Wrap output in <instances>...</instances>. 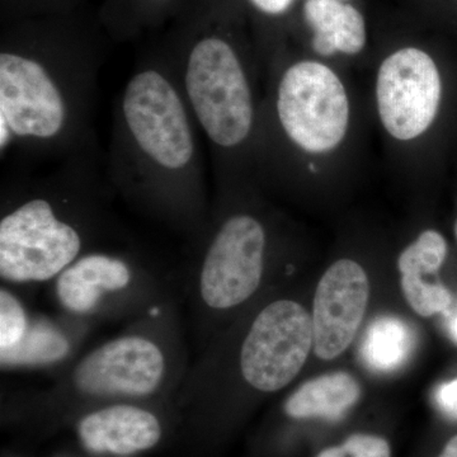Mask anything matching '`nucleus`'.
<instances>
[{
    "label": "nucleus",
    "mask_w": 457,
    "mask_h": 457,
    "mask_svg": "<svg viewBox=\"0 0 457 457\" xmlns=\"http://www.w3.org/2000/svg\"><path fill=\"white\" fill-rule=\"evenodd\" d=\"M200 132L170 60H156L123 87L104 154L113 191L194 246L207 227Z\"/></svg>",
    "instance_id": "f257e3e1"
},
{
    "label": "nucleus",
    "mask_w": 457,
    "mask_h": 457,
    "mask_svg": "<svg viewBox=\"0 0 457 457\" xmlns=\"http://www.w3.org/2000/svg\"><path fill=\"white\" fill-rule=\"evenodd\" d=\"M97 135L50 170L14 171L3 183L0 278L8 284L53 281L97 248L114 192Z\"/></svg>",
    "instance_id": "f03ea898"
},
{
    "label": "nucleus",
    "mask_w": 457,
    "mask_h": 457,
    "mask_svg": "<svg viewBox=\"0 0 457 457\" xmlns=\"http://www.w3.org/2000/svg\"><path fill=\"white\" fill-rule=\"evenodd\" d=\"M102 59L89 47L4 44L0 51V154L22 168L57 162L95 137Z\"/></svg>",
    "instance_id": "7ed1b4c3"
},
{
    "label": "nucleus",
    "mask_w": 457,
    "mask_h": 457,
    "mask_svg": "<svg viewBox=\"0 0 457 457\" xmlns=\"http://www.w3.org/2000/svg\"><path fill=\"white\" fill-rule=\"evenodd\" d=\"M170 60L177 82L219 163L251 143L257 110L245 60L218 33L197 35Z\"/></svg>",
    "instance_id": "20e7f679"
},
{
    "label": "nucleus",
    "mask_w": 457,
    "mask_h": 457,
    "mask_svg": "<svg viewBox=\"0 0 457 457\" xmlns=\"http://www.w3.org/2000/svg\"><path fill=\"white\" fill-rule=\"evenodd\" d=\"M168 336L152 321L114 337L78 361L56 389L116 403L159 395L179 380L177 345Z\"/></svg>",
    "instance_id": "39448f33"
},
{
    "label": "nucleus",
    "mask_w": 457,
    "mask_h": 457,
    "mask_svg": "<svg viewBox=\"0 0 457 457\" xmlns=\"http://www.w3.org/2000/svg\"><path fill=\"white\" fill-rule=\"evenodd\" d=\"M194 248L192 295L197 314L231 311L257 293L266 269L269 233L253 213H228L215 228L206 227Z\"/></svg>",
    "instance_id": "423d86ee"
},
{
    "label": "nucleus",
    "mask_w": 457,
    "mask_h": 457,
    "mask_svg": "<svg viewBox=\"0 0 457 457\" xmlns=\"http://www.w3.org/2000/svg\"><path fill=\"white\" fill-rule=\"evenodd\" d=\"M276 120L286 137L306 153H327L345 139L350 101L338 75L317 62H299L279 77Z\"/></svg>",
    "instance_id": "0eeeda50"
},
{
    "label": "nucleus",
    "mask_w": 457,
    "mask_h": 457,
    "mask_svg": "<svg viewBox=\"0 0 457 457\" xmlns=\"http://www.w3.org/2000/svg\"><path fill=\"white\" fill-rule=\"evenodd\" d=\"M314 345L312 318L293 300L264 306L240 345L239 371L252 389L276 393L302 371Z\"/></svg>",
    "instance_id": "6e6552de"
},
{
    "label": "nucleus",
    "mask_w": 457,
    "mask_h": 457,
    "mask_svg": "<svg viewBox=\"0 0 457 457\" xmlns=\"http://www.w3.org/2000/svg\"><path fill=\"white\" fill-rule=\"evenodd\" d=\"M440 71L431 56L416 47L398 50L378 73L376 99L385 130L400 141L428 130L440 107Z\"/></svg>",
    "instance_id": "1a4fd4ad"
},
{
    "label": "nucleus",
    "mask_w": 457,
    "mask_h": 457,
    "mask_svg": "<svg viewBox=\"0 0 457 457\" xmlns=\"http://www.w3.org/2000/svg\"><path fill=\"white\" fill-rule=\"evenodd\" d=\"M143 264L128 252L97 248L78 258L55 281L57 303L68 314L92 317L121 305L145 284Z\"/></svg>",
    "instance_id": "9d476101"
},
{
    "label": "nucleus",
    "mask_w": 457,
    "mask_h": 457,
    "mask_svg": "<svg viewBox=\"0 0 457 457\" xmlns=\"http://www.w3.org/2000/svg\"><path fill=\"white\" fill-rule=\"evenodd\" d=\"M370 282L357 262L339 260L319 281L312 311L314 352L335 360L350 347L368 308Z\"/></svg>",
    "instance_id": "9b49d317"
},
{
    "label": "nucleus",
    "mask_w": 457,
    "mask_h": 457,
    "mask_svg": "<svg viewBox=\"0 0 457 457\" xmlns=\"http://www.w3.org/2000/svg\"><path fill=\"white\" fill-rule=\"evenodd\" d=\"M77 433L89 453L129 456L153 449L163 431L161 420L149 409L120 402L89 411L78 422Z\"/></svg>",
    "instance_id": "f8f14e48"
},
{
    "label": "nucleus",
    "mask_w": 457,
    "mask_h": 457,
    "mask_svg": "<svg viewBox=\"0 0 457 457\" xmlns=\"http://www.w3.org/2000/svg\"><path fill=\"white\" fill-rule=\"evenodd\" d=\"M303 16L314 31L312 49L319 55H356L365 47V20L352 5L339 0H306Z\"/></svg>",
    "instance_id": "ddd939ff"
},
{
    "label": "nucleus",
    "mask_w": 457,
    "mask_h": 457,
    "mask_svg": "<svg viewBox=\"0 0 457 457\" xmlns=\"http://www.w3.org/2000/svg\"><path fill=\"white\" fill-rule=\"evenodd\" d=\"M361 396L360 385L347 372H333L306 381L286 400L285 411L295 420H339Z\"/></svg>",
    "instance_id": "4468645a"
},
{
    "label": "nucleus",
    "mask_w": 457,
    "mask_h": 457,
    "mask_svg": "<svg viewBox=\"0 0 457 457\" xmlns=\"http://www.w3.org/2000/svg\"><path fill=\"white\" fill-rule=\"evenodd\" d=\"M414 335L402 319L381 317L369 327L361 345V356L376 371L399 369L413 351Z\"/></svg>",
    "instance_id": "2eb2a0df"
},
{
    "label": "nucleus",
    "mask_w": 457,
    "mask_h": 457,
    "mask_svg": "<svg viewBox=\"0 0 457 457\" xmlns=\"http://www.w3.org/2000/svg\"><path fill=\"white\" fill-rule=\"evenodd\" d=\"M69 352L66 337L56 327L31 321L22 342L2 354V366L44 365L56 362Z\"/></svg>",
    "instance_id": "dca6fc26"
},
{
    "label": "nucleus",
    "mask_w": 457,
    "mask_h": 457,
    "mask_svg": "<svg viewBox=\"0 0 457 457\" xmlns=\"http://www.w3.org/2000/svg\"><path fill=\"white\" fill-rule=\"evenodd\" d=\"M447 243L438 231L426 230L399 255L398 269L402 275H431L437 272L446 260Z\"/></svg>",
    "instance_id": "f3484780"
},
{
    "label": "nucleus",
    "mask_w": 457,
    "mask_h": 457,
    "mask_svg": "<svg viewBox=\"0 0 457 457\" xmlns=\"http://www.w3.org/2000/svg\"><path fill=\"white\" fill-rule=\"evenodd\" d=\"M400 285L405 300L420 317L444 314L453 303V295L445 286L427 284L420 276L402 275Z\"/></svg>",
    "instance_id": "a211bd4d"
},
{
    "label": "nucleus",
    "mask_w": 457,
    "mask_h": 457,
    "mask_svg": "<svg viewBox=\"0 0 457 457\" xmlns=\"http://www.w3.org/2000/svg\"><path fill=\"white\" fill-rule=\"evenodd\" d=\"M29 315L13 294L7 288L0 290V354L8 353L22 342L29 330Z\"/></svg>",
    "instance_id": "6ab92c4d"
},
{
    "label": "nucleus",
    "mask_w": 457,
    "mask_h": 457,
    "mask_svg": "<svg viewBox=\"0 0 457 457\" xmlns=\"http://www.w3.org/2000/svg\"><path fill=\"white\" fill-rule=\"evenodd\" d=\"M342 447L345 457H392L389 444L378 436L357 433L348 437Z\"/></svg>",
    "instance_id": "aec40b11"
},
{
    "label": "nucleus",
    "mask_w": 457,
    "mask_h": 457,
    "mask_svg": "<svg viewBox=\"0 0 457 457\" xmlns=\"http://www.w3.org/2000/svg\"><path fill=\"white\" fill-rule=\"evenodd\" d=\"M436 403L438 408L446 416L457 420V378L449 383L442 384L435 394Z\"/></svg>",
    "instance_id": "412c9836"
},
{
    "label": "nucleus",
    "mask_w": 457,
    "mask_h": 457,
    "mask_svg": "<svg viewBox=\"0 0 457 457\" xmlns=\"http://www.w3.org/2000/svg\"><path fill=\"white\" fill-rule=\"evenodd\" d=\"M249 2L262 13L278 16L291 7L294 0H249Z\"/></svg>",
    "instance_id": "4be33fe9"
},
{
    "label": "nucleus",
    "mask_w": 457,
    "mask_h": 457,
    "mask_svg": "<svg viewBox=\"0 0 457 457\" xmlns=\"http://www.w3.org/2000/svg\"><path fill=\"white\" fill-rule=\"evenodd\" d=\"M442 317H444L447 333L457 343V297L453 300L450 308L442 314Z\"/></svg>",
    "instance_id": "5701e85b"
},
{
    "label": "nucleus",
    "mask_w": 457,
    "mask_h": 457,
    "mask_svg": "<svg viewBox=\"0 0 457 457\" xmlns=\"http://www.w3.org/2000/svg\"><path fill=\"white\" fill-rule=\"evenodd\" d=\"M438 457H457V435L453 436Z\"/></svg>",
    "instance_id": "b1692460"
},
{
    "label": "nucleus",
    "mask_w": 457,
    "mask_h": 457,
    "mask_svg": "<svg viewBox=\"0 0 457 457\" xmlns=\"http://www.w3.org/2000/svg\"><path fill=\"white\" fill-rule=\"evenodd\" d=\"M317 457H345V453L342 446H335L321 451Z\"/></svg>",
    "instance_id": "393cba45"
},
{
    "label": "nucleus",
    "mask_w": 457,
    "mask_h": 457,
    "mask_svg": "<svg viewBox=\"0 0 457 457\" xmlns=\"http://www.w3.org/2000/svg\"><path fill=\"white\" fill-rule=\"evenodd\" d=\"M455 234H456V237H457V221H456V224H455Z\"/></svg>",
    "instance_id": "a878e982"
}]
</instances>
